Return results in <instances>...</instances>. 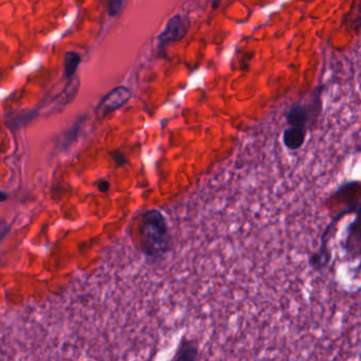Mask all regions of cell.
Segmentation results:
<instances>
[{"instance_id":"11","label":"cell","mask_w":361,"mask_h":361,"mask_svg":"<svg viewBox=\"0 0 361 361\" xmlns=\"http://www.w3.org/2000/svg\"><path fill=\"white\" fill-rule=\"evenodd\" d=\"M222 1L223 0H214V2H212V8H214V10L218 8L220 4H222Z\"/></svg>"},{"instance_id":"3","label":"cell","mask_w":361,"mask_h":361,"mask_svg":"<svg viewBox=\"0 0 361 361\" xmlns=\"http://www.w3.org/2000/svg\"><path fill=\"white\" fill-rule=\"evenodd\" d=\"M355 218L345 228V239L341 248L345 254V260L349 262H358L354 273L356 277L361 273V201L356 205Z\"/></svg>"},{"instance_id":"8","label":"cell","mask_w":361,"mask_h":361,"mask_svg":"<svg viewBox=\"0 0 361 361\" xmlns=\"http://www.w3.org/2000/svg\"><path fill=\"white\" fill-rule=\"evenodd\" d=\"M82 61V57L78 53L69 51L65 55V76L71 78L75 74L78 66Z\"/></svg>"},{"instance_id":"4","label":"cell","mask_w":361,"mask_h":361,"mask_svg":"<svg viewBox=\"0 0 361 361\" xmlns=\"http://www.w3.org/2000/svg\"><path fill=\"white\" fill-rule=\"evenodd\" d=\"M190 25V19L183 14H177L169 19L164 31L159 35V48H164L171 42H180L186 36Z\"/></svg>"},{"instance_id":"1","label":"cell","mask_w":361,"mask_h":361,"mask_svg":"<svg viewBox=\"0 0 361 361\" xmlns=\"http://www.w3.org/2000/svg\"><path fill=\"white\" fill-rule=\"evenodd\" d=\"M139 232L142 247L148 256L164 254L173 239L169 225L158 210H149L144 214Z\"/></svg>"},{"instance_id":"7","label":"cell","mask_w":361,"mask_h":361,"mask_svg":"<svg viewBox=\"0 0 361 361\" xmlns=\"http://www.w3.org/2000/svg\"><path fill=\"white\" fill-rule=\"evenodd\" d=\"M345 23L348 27L352 29L360 30L361 28V0H354L352 6L347 16L345 17Z\"/></svg>"},{"instance_id":"10","label":"cell","mask_w":361,"mask_h":361,"mask_svg":"<svg viewBox=\"0 0 361 361\" xmlns=\"http://www.w3.org/2000/svg\"><path fill=\"white\" fill-rule=\"evenodd\" d=\"M99 190L103 191V192H107L108 189H109V182H101V184H99Z\"/></svg>"},{"instance_id":"2","label":"cell","mask_w":361,"mask_h":361,"mask_svg":"<svg viewBox=\"0 0 361 361\" xmlns=\"http://www.w3.org/2000/svg\"><path fill=\"white\" fill-rule=\"evenodd\" d=\"M356 203H357V201L348 203L347 207H345L343 211L339 212L336 216H334L333 220H331L330 224L324 229L322 239H320L319 249L314 252L309 260L310 266H311L314 271H317V273H322V271H326L329 265H330L331 260H332V254H331L329 245H330L331 239H332L333 235H334L335 228H336L337 224L341 222V218L349 215V214L354 213Z\"/></svg>"},{"instance_id":"5","label":"cell","mask_w":361,"mask_h":361,"mask_svg":"<svg viewBox=\"0 0 361 361\" xmlns=\"http://www.w3.org/2000/svg\"><path fill=\"white\" fill-rule=\"evenodd\" d=\"M130 97V89L125 86L116 87V88L110 91V93L102 100L101 103L97 106V114H99V117H101V118L108 116V114H111L114 110L125 105Z\"/></svg>"},{"instance_id":"6","label":"cell","mask_w":361,"mask_h":361,"mask_svg":"<svg viewBox=\"0 0 361 361\" xmlns=\"http://www.w3.org/2000/svg\"><path fill=\"white\" fill-rule=\"evenodd\" d=\"M307 129H299V127L288 126L284 131L283 140L284 146L290 150H298L305 146L307 137Z\"/></svg>"},{"instance_id":"9","label":"cell","mask_w":361,"mask_h":361,"mask_svg":"<svg viewBox=\"0 0 361 361\" xmlns=\"http://www.w3.org/2000/svg\"><path fill=\"white\" fill-rule=\"evenodd\" d=\"M123 4H124V0H109V2H108V13H109L110 16L114 17L120 14Z\"/></svg>"},{"instance_id":"12","label":"cell","mask_w":361,"mask_h":361,"mask_svg":"<svg viewBox=\"0 0 361 361\" xmlns=\"http://www.w3.org/2000/svg\"><path fill=\"white\" fill-rule=\"evenodd\" d=\"M6 197H8V195H6V193L1 192V191H0V203L6 201Z\"/></svg>"}]
</instances>
